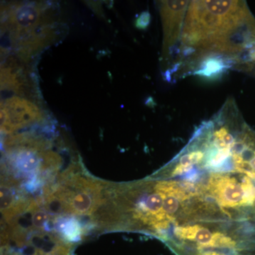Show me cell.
<instances>
[{"mask_svg":"<svg viewBox=\"0 0 255 255\" xmlns=\"http://www.w3.org/2000/svg\"><path fill=\"white\" fill-rule=\"evenodd\" d=\"M255 43V19L246 1H189L173 69L209 56L238 65Z\"/></svg>","mask_w":255,"mask_h":255,"instance_id":"7a4b0ae2","label":"cell"},{"mask_svg":"<svg viewBox=\"0 0 255 255\" xmlns=\"http://www.w3.org/2000/svg\"><path fill=\"white\" fill-rule=\"evenodd\" d=\"M189 1H163L161 16L163 25V54L165 60L172 58L179 47L184 18Z\"/></svg>","mask_w":255,"mask_h":255,"instance_id":"3957f363","label":"cell"},{"mask_svg":"<svg viewBox=\"0 0 255 255\" xmlns=\"http://www.w3.org/2000/svg\"><path fill=\"white\" fill-rule=\"evenodd\" d=\"M189 179L233 222L255 228V131L221 119L196 129L176 155Z\"/></svg>","mask_w":255,"mask_h":255,"instance_id":"6da1fadb","label":"cell"}]
</instances>
